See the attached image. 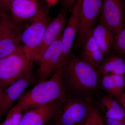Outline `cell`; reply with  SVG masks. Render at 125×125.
Listing matches in <instances>:
<instances>
[{"instance_id": "4316f807", "label": "cell", "mask_w": 125, "mask_h": 125, "mask_svg": "<svg viewBox=\"0 0 125 125\" xmlns=\"http://www.w3.org/2000/svg\"><path fill=\"white\" fill-rule=\"evenodd\" d=\"M116 99L122 106L125 112V91L123 94Z\"/></svg>"}, {"instance_id": "9c48e42d", "label": "cell", "mask_w": 125, "mask_h": 125, "mask_svg": "<svg viewBox=\"0 0 125 125\" xmlns=\"http://www.w3.org/2000/svg\"><path fill=\"white\" fill-rule=\"evenodd\" d=\"M32 72L20 78L3 91L0 98V119L7 114L32 80Z\"/></svg>"}, {"instance_id": "7402d4cb", "label": "cell", "mask_w": 125, "mask_h": 125, "mask_svg": "<svg viewBox=\"0 0 125 125\" xmlns=\"http://www.w3.org/2000/svg\"><path fill=\"white\" fill-rule=\"evenodd\" d=\"M86 121L88 125H104L102 117L98 110L93 106Z\"/></svg>"}, {"instance_id": "603a6c76", "label": "cell", "mask_w": 125, "mask_h": 125, "mask_svg": "<svg viewBox=\"0 0 125 125\" xmlns=\"http://www.w3.org/2000/svg\"><path fill=\"white\" fill-rule=\"evenodd\" d=\"M11 21L10 13L0 10V38Z\"/></svg>"}, {"instance_id": "ffe728a7", "label": "cell", "mask_w": 125, "mask_h": 125, "mask_svg": "<svg viewBox=\"0 0 125 125\" xmlns=\"http://www.w3.org/2000/svg\"><path fill=\"white\" fill-rule=\"evenodd\" d=\"M112 51L125 58V19L120 29L115 34Z\"/></svg>"}, {"instance_id": "ba28073f", "label": "cell", "mask_w": 125, "mask_h": 125, "mask_svg": "<svg viewBox=\"0 0 125 125\" xmlns=\"http://www.w3.org/2000/svg\"><path fill=\"white\" fill-rule=\"evenodd\" d=\"M83 0H78L72 9L69 20L66 26L62 37V52L59 68L64 66L71 50L74 40L78 33L79 25V13Z\"/></svg>"}, {"instance_id": "7c38bea8", "label": "cell", "mask_w": 125, "mask_h": 125, "mask_svg": "<svg viewBox=\"0 0 125 125\" xmlns=\"http://www.w3.org/2000/svg\"><path fill=\"white\" fill-rule=\"evenodd\" d=\"M30 109L23 114L19 125H45L54 118L61 102Z\"/></svg>"}, {"instance_id": "5b68a950", "label": "cell", "mask_w": 125, "mask_h": 125, "mask_svg": "<svg viewBox=\"0 0 125 125\" xmlns=\"http://www.w3.org/2000/svg\"><path fill=\"white\" fill-rule=\"evenodd\" d=\"M49 9L47 4H42L38 13L28 22L29 24H27L22 34L21 42L23 45L31 52L34 61L45 31L51 21L49 16Z\"/></svg>"}, {"instance_id": "e0dca14e", "label": "cell", "mask_w": 125, "mask_h": 125, "mask_svg": "<svg viewBox=\"0 0 125 125\" xmlns=\"http://www.w3.org/2000/svg\"><path fill=\"white\" fill-rule=\"evenodd\" d=\"M99 86L107 94L117 99L125 91V77L122 75H103L99 80Z\"/></svg>"}, {"instance_id": "8992f818", "label": "cell", "mask_w": 125, "mask_h": 125, "mask_svg": "<svg viewBox=\"0 0 125 125\" xmlns=\"http://www.w3.org/2000/svg\"><path fill=\"white\" fill-rule=\"evenodd\" d=\"M104 0H83L79 13L77 42L82 45L85 36L93 29L102 13Z\"/></svg>"}, {"instance_id": "52a82bcc", "label": "cell", "mask_w": 125, "mask_h": 125, "mask_svg": "<svg viewBox=\"0 0 125 125\" xmlns=\"http://www.w3.org/2000/svg\"><path fill=\"white\" fill-rule=\"evenodd\" d=\"M62 34L45 50L38 61V73L40 81L49 79L59 68L62 52Z\"/></svg>"}, {"instance_id": "cb8c5ba5", "label": "cell", "mask_w": 125, "mask_h": 125, "mask_svg": "<svg viewBox=\"0 0 125 125\" xmlns=\"http://www.w3.org/2000/svg\"><path fill=\"white\" fill-rule=\"evenodd\" d=\"M14 0H0V10L10 13V7Z\"/></svg>"}, {"instance_id": "4dcf8cb0", "label": "cell", "mask_w": 125, "mask_h": 125, "mask_svg": "<svg viewBox=\"0 0 125 125\" xmlns=\"http://www.w3.org/2000/svg\"><path fill=\"white\" fill-rule=\"evenodd\" d=\"M0 125H3L2 123H0Z\"/></svg>"}, {"instance_id": "3957f363", "label": "cell", "mask_w": 125, "mask_h": 125, "mask_svg": "<svg viewBox=\"0 0 125 125\" xmlns=\"http://www.w3.org/2000/svg\"><path fill=\"white\" fill-rule=\"evenodd\" d=\"M33 56L23 45L0 59V87L3 91L20 78L32 72Z\"/></svg>"}, {"instance_id": "d6a6232c", "label": "cell", "mask_w": 125, "mask_h": 125, "mask_svg": "<svg viewBox=\"0 0 125 125\" xmlns=\"http://www.w3.org/2000/svg\"></svg>"}, {"instance_id": "9a60e30c", "label": "cell", "mask_w": 125, "mask_h": 125, "mask_svg": "<svg viewBox=\"0 0 125 125\" xmlns=\"http://www.w3.org/2000/svg\"><path fill=\"white\" fill-rule=\"evenodd\" d=\"M82 45V60L97 71L105 56L94 39L92 31L85 36Z\"/></svg>"}, {"instance_id": "4fadbf2b", "label": "cell", "mask_w": 125, "mask_h": 125, "mask_svg": "<svg viewBox=\"0 0 125 125\" xmlns=\"http://www.w3.org/2000/svg\"><path fill=\"white\" fill-rule=\"evenodd\" d=\"M40 0H14L10 7L11 20L19 23H25L34 18L40 10Z\"/></svg>"}, {"instance_id": "6da1fadb", "label": "cell", "mask_w": 125, "mask_h": 125, "mask_svg": "<svg viewBox=\"0 0 125 125\" xmlns=\"http://www.w3.org/2000/svg\"><path fill=\"white\" fill-rule=\"evenodd\" d=\"M99 75L97 70L73 55H70L62 67L65 87L75 97L89 99L98 88Z\"/></svg>"}, {"instance_id": "30bf717a", "label": "cell", "mask_w": 125, "mask_h": 125, "mask_svg": "<svg viewBox=\"0 0 125 125\" xmlns=\"http://www.w3.org/2000/svg\"><path fill=\"white\" fill-rule=\"evenodd\" d=\"M26 23H19L11 20L0 38V59L9 55L20 46Z\"/></svg>"}, {"instance_id": "d4e9b609", "label": "cell", "mask_w": 125, "mask_h": 125, "mask_svg": "<svg viewBox=\"0 0 125 125\" xmlns=\"http://www.w3.org/2000/svg\"><path fill=\"white\" fill-rule=\"evenodd\" d=\"M103 119L104 125H125V119L122 120H116L105 117L103 118Z\"/></svg>"}, {"instance_id": "44dd1931", "label": "cell", "mask_w": 125, "mask_h": 125, "mask_svg": "<svg viewBox=\"0 0 125 125\" xmlns=\"http://www.w3.org/2000/svg\"><path fill=\"white\" fill-rule=\"evenodd\" d=\"M22 111L13 106L6 114L3 125H19L23 114Z\"/></svg>"}, {"instance_id": "484cf974", "label": "cell", "mask_w": 125, "mask_h": 125, "mask_svg": "<svg viewBox=\"0 0 125 125\" xmlns=\"http://www.w3.org/2000/svg\"><path fill=\"white\" fill-rule=\"evenodd\" d=\"M78 0H63L62 4L66 9H72Z\"/></svg>"}, {"instance_id": "5bb4252c", "label": "cell", "mask_w": 125, "mask_h": 125, "mask_svg": "<svg viewBox=\"0 0 125 125\" xmlns=\"http://www.w3.org/2000/svg\"><path fill=\"white\" fill-rule=\"evenodd\" d=\"M66 15L64 10L51 21L47 27L42 44L37 52L35 61L38 62L45 50L63 33L66 27Z\"/></svg>"}, {"instance_id": "83f0119b", "label": "cell", "mask_w": 125, "mask_h": 125, "mask_svg": "<svg viewBox=\"0 0 125 125\" xmlns=\"http://www.w3.org/2000/svg\"><path fill=\"white\" fill-rule=\"evenodd\" d=\"M49 9L55 6L60 0H45Z\"/></svg>"}, {"instance_id": "1f68e13d", "label": "cell", "mask_w": 125, "mask_h": 125, "mask_svg": "<svg viewBox=\"0 0 125 125\" xmlns=\"http://www.w3.org/2000/svg\"></svg>"}, {"instance_id": "8fae6325", "label": "cell", "mask_w": 125, "mask_h": 125, "mask_svg": "<svg viewBox=\"0 0 125 125\" xmlns=\"http://www.w3.org/2000/svg\"><path fill=\"white\" fill-rule=\"evenodd\" d=\"M125 0H104L100 18L116 33L125 19Z\"/></svg>"}, {"instance_id": "7a4b0ae2", "label": "cell", "mask_w": 125, "mask_h": 125, "mask_svg": "<svg viewBox=\"0 0 125 125\" xmlns=\"http://www.w3.org/2000/svg\"><path fill=\"white\" fill-rule=\"evenodd\" d=\"M66 96L62 76V68L49 79L40 81L24 93L13 106L23 111L63 100Z\"/></svg>"}, {"instance_id": "ac0fdd59", "label": "cell", "mask_w": 125, "mask_h": 125, "mask_svg": "<svg viewBox=\"0 0 125 125\" xmlns=\"http://www.w3.org/2000/svg\"><path fill=\"white\" fill-rule=\"evenodd\" d=\"M102 75L107 74H125V58L118 54H108L97 70Z\"/></svg>"}, {"instance_id": "f1b7e54d", "label": "cell", "mask_w": 125, "mask_h": 125, "mask_svg": "<svg viewBox=\"0 0 125 125\" xmlns=\"http://www.w3.org/2000/svg\"><path fill=\"white\" fill-rule=\"evenodd\" d=\"M3 91L2 90V89L0 87V98L1 97L2 93H3Z\"/></svg>"}, {"instance_id": "2e32d148", "label": "cell", "mask_w": 125, "mask_h": 125, "mask_svg": "<svg viewBox=\"0 0 125 125\" xmlns=\"http://www.w3.org/2000/svg\"><path fill=\"white\" fill-rule=\"evenodd\" d=\"M94 39L99 49L106 56L112 51L115 33L99 17L98 23L92 30Z\"/></svg>"}, {"instance_id": "277c9868", "label": "cell", "mask_w": 125, "mask_h": 125, "mask_svg": "<svg viewBox=\"0 0 125 125\" xmlns=\"http://www.w3.org/2000/svg\"><path fill=\"white\" fill-rule=\"evenodd\" d=\"M92 106L89 99L67 96L61 102L54 117L55 125H81L84 123Z\"/></svg>"}, {"instance_id": "d6986e66", "label": "cell", "mask_w": 125, "mask_h": 125, "mask_svg": "<svg viewBox=\"0 0 125 125\" xmlns=\"http://www.w3.org/2000/svg\"><path fill=\"white\" fill-rule=\"evenodd\" d=\"M99 104L104 117L116 120H125V110L116 99L107 94L101 98Z\"/></svg>"}, {"instance_id": "f546056e", "label": "cell", "mask_w": 125, "mask_h": 125, "mask_svg": "<svg viewBox=\"0 0 125 125\" xmlns=\"http://www.w3.org/2000/svg\"><path fill=\"white\" fill-rule=\"evenodd\" d=\"M88 125V123H87V121H86L84 123H83V124H82V125Z\"/></svg>"}]
</instances>
